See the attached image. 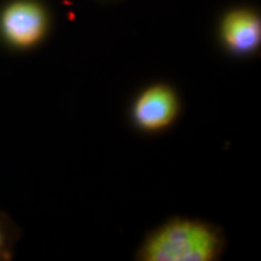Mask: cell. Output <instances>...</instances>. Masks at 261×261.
I'll list each match as a JSON object with an SVG mask.
<instances>
[{"instance_id":"obj_4","label":"cell","mask_w":261,"mask_h":261,"mask_svg":"<svg viewBox=\"0 0 261 261\" xmlns=\"http://www.w3.org/2000/svg\"><path fill=\"white\" fill-rule=\"evenodd\" d=\"M223 37L233 51H254L260 44L261 38L259 18L249 11L231 12L224 19Z\"/></svg>"},{"instance_id":"obj_5","label":"cell","mask_w":261,"mask_h":261,"mask_svg":"<svg viewBox=\"0 0 261 261\" xmlns=\"http://www.w3.org/2000/svg\"><path fill=\"white\" fill-rule=\"evenodd\" d=\"M5 246H6V233H5L4 227H3V225L0 224V254H2L3 250H4Z\"/></svg>"},{"instance_id":"obj_1","label":"cell","mask_w":261,"mask_h":261,"mask_svg":"<svg viewBox=\"0 0 261 261\" xmlns=\"http://www.w3.org/2000/svg\"><path fill=\"white\" fill-rule=\"evenodd\" d=\"M219 248V237L208 225L178 219L156 231L140 256L146 261H211Z\"/></svg>"},{"instance_id":"obj_3","label":"cell","mask_w":261,"mask_h":261,"mask_svg":"<svg viewBox=\"0 0 261 261\" xmlns=\"http://www.w3.org/2000/svg\"><path fill=\"white\" fill-rule=\"evenodd\" d=\"M2 27L9 41L17 46H31L44 35L46 19L44 11L33 3H15L4 11Z\"/></svg>"},{"instance_id":"obj_2","label":"cell","mask_w":261,"mask_h":261,"mask_svg":"<svg viewBox=\"0 0 261 261\" xmlns=\"http://www.w3.org/2000/svg\"><path fill=\"white\" fill-rule=\"evenodd\" d=\"M177 113V96L165 85H156L144 91L133 108L136 122L146 130L165 128L173 122Z\"/></svg>"}]
</instances>
